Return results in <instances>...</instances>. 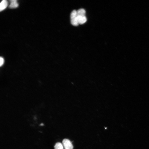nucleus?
Listing matches in <instances>:
<instances>
[{"label":"nucleus","instance_id":"1","mask_svg":"<svg viewBox=\"0 0 149 149\" xmlns=\"http://www.w3.org/2000/svg\"><path fill=\"white\" fill-rule=\"evenodd\" d=\"M62 144L64 149H73V145L69 140L65 139L62 141Z\"/></svg>","mask_w":149,"mask_h":149},{"label":"nucleus","instance_id":"2","mask_svg":"<svg viewBox=\"0 0 149 149\" xmlns=\"http://www.w3.org/2000/svg\"><path fill=\"white\" fill-rule=\"evenodd\" d=\"M78 21L79 24H82L87 21L86 16H77Z\"/></svg>","mask_w":149,"mask_h":149},{"label":"nucleus","instance_id":"3","mask_svg":"<svg viewBox=\"0 0 149 149\" xmlns=\"http://www.w3.org/2000/svg\"><path fill=\"white\" fill-rule=\"evenodd\" d=\"M8 5V2L6 0H3L0 4V11L1 12L5 9Z\"/></svg>","mask_w":149,"mask_h":149},{"label":"nucleus","instance_id":"4","mask_svg":"<svg viewBox=\"0 0 149 149\" xmlns=\"http://www.w3.org/2000/svg\"><path fill=\"white\" fill-rule=\"evenodd\" d=\"M10 4L9 6L10 8H16L18 6V4L17 3L16 0H12L10 1Z\"/></svg>","mask_w":149,"mask_h":149},{"label":"nucleus","instance_id":"5","mask_svg":"<svg viewBox=\"0 0 149 149\" xmlns=\"http://www.w3.org/2000/svg\"><path fill=\"white\" fill-rule=\"evenodd\" d=\"M77 16H85L86 11L83 9H80L77 11Z\"/></svg>","mask_w":149,"mask_h":149},{"label":"nucleus","instance_id":"6","mask_svg":"<svg viewBox=\"0 0 149 149\" xmlns=\"http://www.w3.org/2000/svg\"><path fill=\"white\" fill-rule=\"evenodd\" d=\"M71 22L72 25L74 26H77L79 24L77 20V16L71 18Z\"/></svg>","mask_w":149,"mask_h":149},{"label":"nucleus","instance_id":"7","mask_svg":"<svg viewBox=\"0 0 149 149\" xmlns=\"http://www.w3.org/2000/svg\"><path fill=\"white\" fill-rule=\"evenodd\" d=\"M55 149H64L62 144L60 143H57L55 145Z\"/></svg>","mask_w":149,"mask_h":149},{"label":"nucleus","instance_id":"8","mask_svg":"<svg viewBox=\"0 0 149 149\" xmlns=\"http://www.w3.org/2000/svg\"><path fill=\"white\" fill-rule=\"evenodd\" d=\"M4 63V60L2 57L0 58V66H2Z\"/></svg>","mask_w":149,"mask_h":149},{"label":"nucleus","instance_id":"9","mask_svg":"<svg viewBox=\"0 0 149 149\" xmlns=\"http://www.w3.org/2000/svg\"><path fill=\"white\" fill-rule=\"evenodd\" d=\"M43 125V124H41L40 125H41V126H42Z\"/></svg>","mask_w":149,"mask_h":149}]
</instances>
